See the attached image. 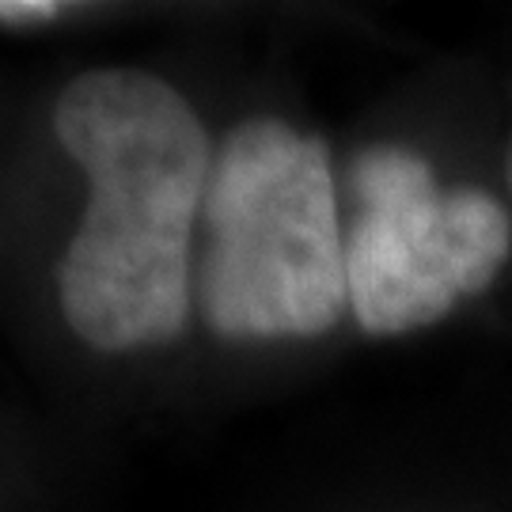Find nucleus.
Returning a JSON list of instances; mask_svg holds the SVG:
<instances>
[{
    "label": "nucleus",
    "instance_id": "obj_1",
    "mask_svg": "<svg viewBox=\"0 0 512 512\" xmlns=\"http://www.w3.org/2000/svg\"><path fill=\"white\" fill-rule=\"evenodd\" d=\"M54 133L88 179L57 266L73 334L103 353L175 342L190 323V239L213 167L202 118L160 76L92 69L61 92Z\"/></svg>",
    "mask_w": 512,
    "mask_h": 512
},
{
    "label": "nucleus",
    "instance_id": "obj_2",
    "mask_svg": "<svg viewBox=\"0 0 512 512\" xmlns=\"http://www.w3.org/2000/svg\"><path fill=\"white\" fill-rule=\"evenodd\" d=\"M194 296L228 342L319 338L349 308L346 232L319 137L258 114L220 141Z\"/></svg>",
    "mask_w": 512,
    "mask_h": 512
},
{
    "label": "nucleus",
    "instance_id": "obj_3",
    "mask_svg": "<svg viewBox=\"0 0 512 512\" xmlns=\"http://www.w3.org/2000/svg\"><path fill=\"white\" fill-rule=\"evenodd\" d=\"M349 186V308L368 334L433 327L505 270L512 220L490 190H444L433 167L403 145H368L353 160Z\"/></svg>",
    "mask_w": 512,
    "mask_h": 512
},
{
    "label": "nucleus",
    "instance_id": "obj_4",
    "mask_svg": "<svg viewBox=\"0 0 512 512\" xmlns=\"http://www.w3.org/2000/svg\"><path fill=\"white\" fill-rule=\"evenodd\" d=\"M57 4H0V19H12V23H23V19H54Z\"/></svg>",
    "mask_w": 512,
    "mask_h": 512
},
{
    "label": "nucleus",
    "instance_id": "obj_5",
    "mask_svg": "<svg viewBox=\"0 0 512 512\" xmlns=\"http://www.w3.org/2000/svg\"><path fill=\"white\" fill-rule=\"evenodd\" d=\"M505 183H509V194H512V137H509V152H505Z\"/></svg>",
    "mask_w": 512,
    "mask_h": 512
}]
</instances>
